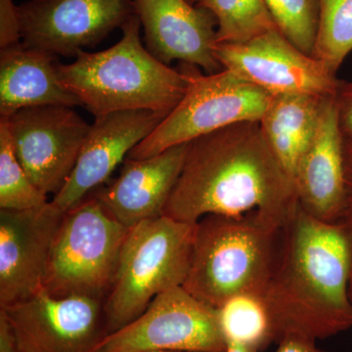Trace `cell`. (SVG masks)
I'll use <instances>...</instances> for the list:
<instances>
[{"mask_svg":"<svg viewBox=\"0 0 352 352\" xmlns=\"http://www.w3.org/2000/svg\"><path fill=\"white\" fill-rule=\"evenodd\" d=\"M296 205L294 180L259 122H243L188 143L164 215L194 224L208 215L258 214L283 227Z\"/></svg>","mask_w":352,"mask_h":352,"instance_id":"obj_1","label":"cell"},{"mask_svg":"<svg viewBox=\"0 0 352 352\" xmlns=\"http://www.w3.org/2000/svg\"><path fill=\"white\" fill-rule=\"evenodd\" d=\"M351 263L346 227L315 219L298 203L282 228L274 270L261 296L277 342L287 333L325 340L352 328Z\"/></svg>","mask_w":352,"mask_h":352,"instance_id":"obj_2","label":"cell"},{"mask_svg":"<svg viewBox=\"0 0 352 352\" xmlns=\"http://www.w3.org/2000/svg\"><path fill=\"white\" fill-rule=\"evenodd\" d=\"M140 28L138 15L133 16L112 47L95 53L82 51L74 63H58L60 82L95 119L135 110L168 116L184 96V76L143 46Z\"/></svg>","mask_w":352,"mask_h":352,"instance_id":"obj_3","label":"cell"},{"mask_svg":"<svg viewBox=\"0 0 352 352\" xmlns=\"http://www.w3.org/2000/svg\"><path fill=\"white\" fill-rule=\"evenodd\" d=\"M282 228L258 214L203 217L195 224L183 288L214 308L235 296H263L276 263Z\"/></svg>","mask_w":352,"mask_h":352,"instance_id":"obj_4","label":"cell"},{"mask_svg":"<svg viewBox=\"0 0 352 352\" xmlns=\"http://www.w3.org/2000/svg\"><path fill=\"white\" fill-rule=\"evenodd\" d=\"M195 224L163 215L129 228L105 300L107 335L135 320L160 294L182 286Z\"/></svg>","mask_w":352,"mask_h":352,"instance_id":"obj_5","label":"cell"},{"mask_svg":"<svg viewBox=\"0 0 352 352\" xmlns=\"http://www.w3.org/2000/svg\"><path fill=\"white\" fill-rule=\"evenodd\" d=\"M129 228L90 194L63 215L51 247L43 289L50 296L106 300Z\"/></svg>","mask_w":352,"mask_h":352,"instance_id":"obj_6","label":"cell"},{"mask_svg":"<svg viewBox=\"0 0 352 352\" xmlns=\"http://www.w3.org/2000/svg\"><path fill=\"white\" fill-rule=\"evenodd\" d=\"M186 80L182 101L129 152V159L156 156L173 146L191 142L224 127L243 122H261L272 95L228 69L201 73L195 65L179 63Z\"/></svg>","mask_w":352,"mask_h":352,"instance_id":"obj_7","label":"cell"},{"mask_svg":"<svg viewBox=\"0 0 352 352\" xmlns=\"http://www.w3.org/2000/svg\"><path fill=\"white\" fill-rule=\"evenodd\" d=\"M219 309L182 286L160 294L135 320L109 333L94 352H224Z\"/></svg>","mask_w":352,"mask_h":352,"instance_id":"obj_8","label":"cell"},{"mask_svg":"<svg viewBox=\"0 0 352 352\" xmlns=\"http://www.w3.org/2000/svg\"><path fill=\"white\" fill-rule=\"evenodd\" d=\"M4 119L32 184L46 196L56 195L75 168L91 124L66 106L23 108Z\"/></svg>","mask_w":352,"mask_h":352,"instance_id":"obj_9","label":"cell"},{"mask_svg":"<svg viewBox=\"0 0 352 352\" xmlns=\"http://www.w3.org/2000/svg\"><path fill=\"white\" fill-rule=\"evenodd\" d=\"M135 15L133 0H28L18 6L21 41L64 57L94 47Z\"/></svg>","mask_w":352,"mask_h":352,"instance_id":"obj_10","label":"cell"},{"mask_svg":"<svg viewBox=\"0 0 352 352\" xmlns=\"http://www.w3.org/2000/svg\"><path fill=\"white\" fill-rule=\"evenodd\" d=\"M214 56L222 69L271 95L335 96L342 85L337 74L296 48L278 30L244 43H217Z\"/></svg>","mask_w":352,"mask_h":352,"instance_id":"obj_11","label":"cell"},{"mask_svg":"<svg viewBox=\"0 0 352 352\" xmlns=\"http://www.w3.org/2000/svg\"><path fill=\"white\" fill-rule=\"evenodd\" d=\"M1 309L12 324L21 352H94L107 336L105 300L99 298H56L43 288Z\"/></svg>","mask_w":352,"mask_h":352,"instance_id":"obj_12","label":"cell"},{"mask_svg":"<svg viewBox=\"0 0 352 352\" xmlns=\"http://www.w3.org/2000/svg\"><path fill=\"white\" fill-rule=\"evenodd\" d=\"M64 214L50 201L31 210H0V308L24 302L43 288Z\"/></svg>","mask_w":352,"mask_h":352,"instance_id":"obj_13","label":"cell"},{"mask_svg":"<svg viewBox=\"0 0 352 352\" xmlns=\"http://www.w3.org/2000/svg\"><path fill=\"white\" fill-rule=\"evenodd\" d=\"M166 116L148 110L122 111L96 118L75 168L50 203L66 212L110 179L129 152Z\"/></svg>","mask_w":352,"mask_h":352,"instance_id":"obj_14","label":"cell"},{"mask_svg":"<svg viewBox=\"0 0 352 352\" xmlns=\"http://www.w3.org/2000/svg\"><path fill=\"white\" fill-rule=\"evenodd\" d=\"M144 30L146 48L163 63L195 65L208 74L221 71L214 56L217 23L207 9L187 0H133Z\"/></svg>","mask_w":352,"mask_h":352,"instance_id":"obj_15","label":"cell"},{"mask_svg":"<svg viewBox=\"0 0 352 352\" xmlns=\"http://www.w3.org/2000/svg\"><path fill=\"white\" fill-rule=\"evenodd\" d=\"M344 139L340 129L338 94L324 100L318 126L294 176L300 207L315 219L342 221L346 201Z\"/></svg>","mask_w":352,"mask_h":352,"instance_id":"obj_16","label":"cell"},{"mask_svg":"<svg viewBox=\"0 0 352 352\" xmlns=\"http://www.w3.org/2000/svg\"><path fill=\"white\" fill-rule=\"evenodd\" d=\"M188 143L173 146L156 156L124 160L120 175L92 194L122 226L163 217L180 173Z\"/></svg>","mask_w":352,"mask_h":352,"instance_id":"obj_17","label":"cell"},{"mask_svg":"<svg viewBox=\"0 0 352 352\" xmlns=\"http://www.w3.org/2000/svg\"><path fill=\"white\" fill-rule=\"evenodd\" d=\"M59 62L22 41L0 48V118L34 106H82L58 76Z\"/></svg>","mask_w":352,"mask_h":352,"instance_id":"obj_18","label":"cell"},{"mask_svg":"<svg viewBox=\"0 0 352 352\" xmlns=\"http://www.w3.org/2000/svg\"><path fill=\"white\" fill-rule=\"evenodd\" d=\"M326 97L272 95L259 124L273 154L294 180L296 168L318 126Z\"/></svg>","mask_w":352,"mask_h":352,"instance_id":"obj_19","label":"cell"},{"mask_svg":"<svg viewBox=\"0 0 352 352\" xmlns=\"http://www.w3.org/2000/svg\"><path fill=\"white\" fill-rule=\"evenodd\" d=\"M217 309L226 344L238 342L261 351L277 342L274 321L261 296H235Z\"/></svg>","mask_w":352,"mask_h":352,"instance_id":"obj_20","label":"cell"},{"mask_svg":"<svg viewBox=\"0 0 352 352\" xmlns=\"http://www.w3.org/2000/svg\"><path fill=\"white\" fill-rule=\"evenodd\" d=\"M217 23V43H244L278 30L264 0H200Z\"/></svg>","mask_w":352,"mask_h":352,"instance_id":"obj_21","label":"cell"},{"mask_svg":"<svg viewBox=\"0 0 352 352\" xmlns=\"http://www.w3.org/2000/svg\"><path fill=\"white\" fill-rule=\"evenodd\" d=\"M319 24L312 56L333 73L352 51V0H318Z\"/></svg>","mask_w":352,"mask_h":352,"instance_id":"obj_22","label":"cell"},{"mask_svg":"<svg viewBox=\"0 0 352 352\" xmlns=\"http://www.w3.org/2000/svg\"><path fill=\"white\" fill-rule=\"evenodd\" d=\"M48 203L21 166L6 120L0 118V210H25Z\"/></svg>","mask_w":352,"mask_h":352,"instance_id":"obj_23","label":"cell"},{"mask_svg":"<svg viewBox=\"0 0 352 352\" xmlns=\"http://www.w3.org/2000/svg\"><path fill=\"white\" fill-rule=\"evenodd\" d=\"M264 1L278 31L296 48L312 56L318 32V0Z\"/></svg>","mask_w":352,"mask_h":352,"instance_id":"obj_24","label":"cell"},{"mask_svg":"<svg viewBox=\"0 0 352 352\" xmlns=\"http://www.w3.org/2000/svg\"><path fill=\"white\" fill-rule=\"evenodd\" d=\"M21 41L18 6L13 0H0V48Z\"/></svg>","mask_w":352,"mask_h":352,"instance_id":"obj_25","label":"cell"},{"mask_svg":"<svg viewBox=\"0 0 352 352\" xmlns=\"http://www.w3.org/2000/svg\"><path fill=\"white\" fill-rule=\"evenodd\" d=\"M340 129L344 140L352 141V82H342L338 92Z\"/></svg>","mask_w":352,"mask_h":352,"instance_id":"obj_26","label":"cell"},{"mask_svg":"<svg viewBox=\"0 0 352 352\" xmlns=\"http://www.w3.org/2000/svg\"><path fill=\"white\" fill-rule=\"evenodd\" d=\"M344 176H346V201L342 223L352 237V141L344 140Z\"/></svg>","mask_w":352,"mask_h":352,"instance_id":"obj_27","label":"cell"},{"mask_svg":"<svg viewBox=\"0 0 352 352\" xmlns=\"http://www.w3.org/2000/svg\"><path fill=\"white\" fill-rule=\"evenodd\" d=\"M277 344L275 352H326L316 346V340L300 333H287Z\"/></svg>","mask_w":352,"mask_h":352,"instance_id":"obj_28","label":"cell"},{"mask_svg":"<svg viewBox=\"0 0 352 352\" xmlns=\"http://www.w3.org/2000/svg\"><path fill=\"white\" fill-rule=\"evenodd\" d=\"M0 352H21L12 324L6 312L0 308Z\"/></svg>","mask_w":352,"mask_h":352,"instance_id":"obj_29","label":"cell"},{"mask_svg":"<svg viewBox=\"0 0 352 352\" xmlns=\"http://www.w3.org/2000/svg\"><path fill=\"white\" fill-rule=\"evenodd\" d=\"M224 352H259L254 347L238 344V342H227L226 349Z\"/></svg>","mask_w":352,"mask_h":352,"instance_id":"obj_30","label":"cell"},{"mask_svg":"<svg viewBox=\"0 0 352 352\" xmlns=\"http://www.w3.org/2000/svg\"><path fill=\"white\" fill-rule=\"evenodd\" d=\"M349 300H351V307H352V263H351V275H349Z\"/></svg>","mask_w":352,"mask_h":352,"instance_id":"obj_31","label":"cell"},{"mask_svg":"<svg viewBox=\"0 0 352 352\" xmlns=\"http://www.w3.org/2000/svg\"><path fill=\"white\" fill-rule=\"evenodd\" d=\"M187 1H188L190 4H192V6H196L200 0H187Z\"/></svg>","mask_w":352,"mask_h":352,"instance_id":"obj_32","label":"cell"},{"mask_svg":"<svg viewBox=\"0 0 352 352\" xmlns=\"http://www.w3.org/2000/svg\"><path fill=\"white\" fill-rule=\"evenodd\" d=\"M147 352H177V351H147Z\"/></svg>","mask_w":352,"mask_h":352,"instance_id":"obj_33","label":"cell"}]
</instances>
